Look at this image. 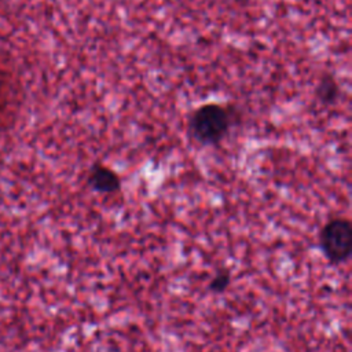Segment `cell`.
Here are the masks:
<instances>
[{
	"label": "cell",
	"instance_id": "1",
	"mask_svg": "<svg viewBox=\"0 0 352 352\" xmlns=\"http://www.w3.org/2000/svg\"><path fill=\"white\" fill-rule=\"evenodd\" d=\"M239 120V111L234 104L204 103L188 114L186 133L188 140L197 146H219Z\"/></svg>",
	"mask_w": 352,
	"mask_h": 352
},
{
	"label": "cell",
	"instance_id": "2",
	"mask_svg": "<svg viewBox=\"0 0 352 352\" xmlns=\"http://www.w3.org/2000/svg\"><path fill=\"white\" fill-rule=\"evenodd\" d=\"M319 246L331 264L346 261L352 250V226L348 219L333 217L319 232Z\"/></svg>",
	"mask_w": 352,
	"mask_h": 352
},
{
	"label": "cell",
	"instance_id": "3",
	"mask_svg": "<svg viewBox=\"0 0 352 352\" xmlns=\"http://www.w3.org/2000/svg\"><path fill=\"white\" fill-rule=\"evenodd\" d=\"M87 186L99 194H113L120 191L121 179L111 168L96 161L88 169Z\"/></svg>",
	"mask_w": 352,
	"mask_h": 352
},
{
	"label": "cell",
	"instance_id": "4",
	"mask_svg": "<svg viewBox=\"0 0 352 352\" xmlns=\"http://www.w3.org/2000/svg\"><path fill=\"white\" fill-rule=\"evenodd\" d=\"M340 84L331 73H323L314 91L316 100L324 107L336 104L340 98Z\"/></svg>",
	"mask_w": 352,
	"mask_h": 352
},
{
	"label": "cell",
	"instance_id": "5",
	"mask_svg": "<svg viewBox=\"0 0 352 352\" xmlns=\"http://www.w3.org/2000/svg\"><path fill=\"white\" fill-rule=\"evenodd\" d=\"M230 272L227 270H220L217 271V274L212 278V280L209 282V290L213 293H223L228 286H230Z\"/></svg>",
	"mask_w": 352,
	"mask_h": 352
},
{
	"label": "cell",
	"instance_id": "6",
	"mask_svg": "<svg viewBox=\"0 0 352 352\" xmlns=\"http://www.w3.org/2000/svg\"><path fill=\"white\" fill-rule=\"evenodd\" d=\"M249 0H235V3H238V4H245V3H248Z\"/></svg>",
	"mask_w": 352,
	"mask_h": 352
}]
</instances>
